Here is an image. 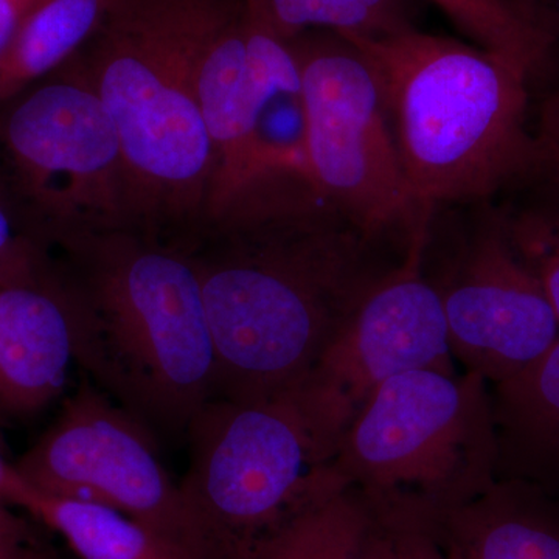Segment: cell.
I'll use <instances>...</instances> for the list:
<instances>
[{
	"instance_id": "obj_3",
	"label": "cell",
	"mask_w": 559,
	"mask_h": 559,
	"mask_svg": "<svg viewBox=\"0 0 559 559\" xmlns=\"http://www.w3.org/2000/svg\"><path fill=\"white\" fill-rule=\"evenodd\" d=\"M229 2L114 0L68 61L116 128L132 229L182 248L207 218L213 183L198 61Z\"/></svg>"
},
{
	"instance_id": "obj_10",
	"label": "cell",
	"mask_w": 559,
	"mask_h": 559,
	"mask_svg": "<svg viewBox=\"0 0 559 559\" xmlns=\"http://www.w3.org/2000/svg\"><path fill=\"white\" fill-rule=\"evenodd\" d=\"M452 250L433 275L454 359L488 384L527 369L559 337V319L543 283L522 261L502 210L474 202Z\"/></svg>"
},
{
	"instance_id": "obj_6",
	"label": "cell",
	"mask_w": 559,
	"mask_h": 559,
	"mask_svg": "<svg viewBox=\"0 0 559 559\" xmlns=\"http://www.w3.org/2000/svg\"><path fill=\"white\" fill-rule=\"evenodd\" d=\"M488 382L417 370L382 384L342 439L340 466L392 520L426 522L498 479Z\"/></svg>"
},
{
	"instance_id": "obj_27",
	"label": "cell",
	"mask_w": 559,
	"mask_h": 559,
	"mask_svg": "<svg viewBox=\"0 0 559 559\" xmlns=\"http://www.w3.org/2000/svg\"><path fill=\"white\" fill-rule=\"evenodd\" d=\"M25 241L32 240H28L27 237L21 234L16 224L10 218L9 213L0 207V257L5 255V253L11 252V250L20 248Z\"/></svg>"
},
{
	"instance_id": "obj_15",
	"label": "cell",
	"mask_w": 559,
	"mask_h": 559,
	"mask_svg": "<svg viewBox=\"0 0 559 559\" xmlns=\"http://www.w3.org/2000/svg\"><path fill=\"white\" fill-rule=\"evenodd\" d=\"M498 479L559 489V337L527 369L492 384Z\"/></svg>"
},
{
	"instance_id": "obj_30",
	"label": "cell",
	"mask_w": 559,
	"mask_h": 559,
	"mask_svg": "<svg viewBox=\"0 0 559 559\" xmlns=\"http://www.w3.org/2000/svg\"><path fill=\"white\" fill-rule=\"evenodd\" d=\"M10 503L0 499V533L10 532V530H17L27 527L21 518H17L13 511L10 510Z\"/></svg>"
},
{
	"instance_id": "obj_8",
	"label": "cell",
	"mask_w": 559,
	"mask_h": 559,
	"mask_svg": "<svg viewBox=\"0 0 559 559\" xmlns=\"http://www.w3.org/2000/svg\"><path fill=\"white\" fill-rule=\"evenodd\" d=\"M288 43L299 61L301 153L312 183L369 229L428 237L433 213L404 178L370 62L333 32Z\"/></svg>"
},
{
	"instance_id": "obj_24",
	"label": "cell",
	"mask_w": 559,
	"mask_h": 559,
	"mask_svg": "<svg viewBox=\"0 0 559 559\" xmlns=\"http://www.w3.org/2000/svg\"><path fill=\"white\" fill-rule=\"evenodd\" d=\"M533 25L559 38V0H510Z\"/></svg>"
},
{
	"instance_id": "obj_16",
	"label": "cell",
	"mask_w": 559,
	"mask_h": 559,
	"mask_svg": "<svg viewBox=\"0 0 559 559\" xmlns=\"http://www.w3.org/2000/svg\"><path fill=\"white\" fill-rule=\"evenodd\" d=\"M396 524L355 485L294 518L252 559H393Z\"/></svg>"
},
{
	"instance_id": "obj_22",
	"label": "cell",
	"mask_w": 559,
	"mask_h": 559,
	"mask_svg": "<svg viewBox=\"0 0 559 559\" xmlns=\"http://www.w3.org/2000/svg\"><path fill=\"white\" fill-rule=\"evenodd\" d=\"M536 164L527 182L559 190V87L539 108L536 128Z\"/></svg>"
},
{
	"instance_id": "obj_14",
	"label": "cell",
	"mask_w": 559,
	"mask_h": 559,
	"mask_svg": "<svg viewBox=\"0 0 559 559\" xmlns=\"http://www.w3.org/2000/svg\"><path fill=\"white\" fill-rule=\"evenodd\" d=\"M426 525L448 559H559V503L530 481L496 479Z\"/></svg>"
},
{
	"instance_id": "obj_11",
	"label": "cell",
	"mask_w": 559,
	"mask_h": 559,
	"mask_svg": "<svg viewBox=\"0 0 559 559\" xmlns=\"http://www.w3.org/2000/svg\"><path fill=\"white\" fill-rule=\"evenodd\" d=\"M197 92L213 151L207 216L250 176L304 164L301 154L274 148L263 132L272 106L300 98V68L259 0H230L202 49Z\"/></svg>"
},
{
	"instance_id": "obj_29",
	"label": "cell",
	"mask_w": 559,
	"mask_h": 559,
	"mask_svg": "<svg viewBox=\"0 0 559 559\" xmlns=\"http://www.w3.org/2000/svg\"><path fill=\"white\" fill-rule=\"evenodd\" d=\"M20 559H60L58 555L55 554L53 550L50 549L49 546H44V544L38 543L31 538L28 540L27 546L22 550Z\"/></svg>"
},
{
	"instance_id": "obj_2",
	"label": "cell",
	"mask_w": 559,
	"mask_h": 559,
	"mask_svg": "<svg viewBox=\"0 0 559 559\" xmlns=\"http://www.w3.org/2000/svg\"><path fill=\"white\" fill-rule=\"evenodd\" d=\"M79 305L76 367L156 436L187 437L218 396L200 275L189 250L127 229L51 248Z\"/></svg>"
},
{
	"instance_id": "obj_9",
	"label": "cell",
	"mask_w": 559,
	"mask_h": 559,
	"mask_svg": "<svg viewBox=\"0 0 559 559\" xmlns=\"http://www.w3.org/2000/svg\"><path fill=\"white\" fill-rule=\"evenodd\" d=\"M14 468L35 491L109 507L213 559L156 433L84 374Z\"/></svg>"
},
{
	"instance_id": "obj_28",
	"label": "cell",
	"mask_w": 559,
	"mask_h": 559,
	"mask_svg": "<svg viewBox=\"0 0 559 559\" xmlns=\"http://www.w3.org/2000/svg\"><path fill=\"white\" fill-rule=\"evenodd\" d=\"M31 538L27 527L0 533V559H20Z\"/></svg>"
},
{
	"instance_id": "obj_7",
	"label": "cell",
	"mask_w": 559,
	"mask_h": 559,
	"mask_svg": "<svg viewBox=\"0 0 559 559\" xmlns=\"http://www.w3.org/2000/svg\"><path fill=\"white\" fill-rule=\"evenodd\" d=\"M0 207L47 249L94 231L132 229L116 128L68 61L0 102Z\"/></svg>"
},
{
	"instance_id": "obj_18",
	"label": "cell",
	"mask_w": 559,
	"mask_h": 559,
	"mask_svg": "<svg viewBox=\"0 0 559 559\" xmlns=\"http://www.w3.org/2000/svg\"><path fill=\"white\" fill-rule=\"evenodd\" d=\"M114 0H46L0 50V102L46 79L90 39Z\"/></svg>"
},
{
	"instance_id": "obj_25",
	"label": "cell",
	"mask_w": 559,
	"mask_h": 559,
	"mask_svg": "<svg viewBox=\"0 0 559 559\" xmlns=\"http://www.w3.org/2000/svg\"><path fill=\"white\" fill-rule=\"evenodd\" d=\"M35 489L28 487L20 473L14 468V463L9 462L0 448V499L5 500L11 507H27Z\"/></svg>"
},
{
	"instance_id": "obj_21",
	"label": "cell",
	"mask_w": 559,
	"mask_h": 559,
	"mask_svg": "<svg viewBox=\"0 0 559 559\" xmlns=\"http://www.w3.org/2000/svg\"><path fill=\"white\" fill-rule=\"evenodd\" d=\"M532 198L520 209H502L514 249L535 272L559 319V190L530 186Z\"/></svg>"
},
{
	"instance_id": "obj_17",
	"label": "cell",
	"mask_w": 559,
	"mask_h": 559,
	"mask_svg": "<svg viewBox=\"0 0 559 559\" xmlns=\"http://www.w3.org/2000/svg\"><path fill=\"white\" fill-rule=\"evenodd\" d=\"M25 511L62 536L81 559H205L179 540L98 503L35 491Z\"/></svg>"
},
{
	"instance_id": "obj_19",
	"label": "cell",
	"mask_w": 559,
	"mask_h": 559,
	"mask_svg": "<svg viewBox=\"0 0 559 559\" xmlns=\"http://www.w3.org/2000/svg\"><path fill=\"white\" fill-rule=\"evenodd\" d=\"M477 47L496 55L528 81L549 68L557 39L521 13L510 0H432Z\"/></svg>"
},
{
	"instance_id": "obj_13",
	"label": "cell",
	"mask_w": 559,
	"mask_h": 559,
	"mask_svg": "<svg viewBox=\"0 0 559 559\" xmlns=\"http://www.w3.org/2000/svg\"><path fill=\"white\" fill-rule=\"evenodd\" d=\"M79 305L57 253L35 241L0 257V418L36 417L76 367Z\"/></svg>"
},
{
	"instance_id": "obj_5",
	"label": "cell",
	"mask_w": 559,
	"mask_h": 559,
	"mask_svg": "<svg viewBox=\"0 0 559 559\" xmlns=\"http://www.w3.org/2000/svg\"><path fill=\"white\" fill-rule=\"evenodd\" d=\"M344 426L301 380L267 399H215L191 421L179 487L213 559H252L304 511L348 487Z\"/></svg>"
},
{
	"instance_id": "obj_20",
	"label": "cell",
	"mask_w": 559,
	"mask_h": 559,
	"mask_svg": "<svg viewBox=\"0 0 559 559\" xmlns=\"http://www.w3.org/2000/svg\"><path fill=\"white\" fill-rule=\"evenodd\" d=\"M274 31L293 40L311 28L378 38L414 27L406 0H259Z\"/></svg>"
},
{
	"instance_id": "obj_12",
	"label": "cell",
	"mask_w": 559,
	"mask_h": 559,
	"mask_svg": "<svg viewBox=\"0 0 559 559\" xmlns=\"http://www.w3.org/2000/svg\"><path fill=\"white\" fill-rule=\"evenodd\" d=\"M412 257L374 290L304 378L320 403L348 430L385 382L417 370L454 377L448 323L439 294Z\"/></svg>"
},
{
	"instance_id": "obj_1",
	"label": "cell",
	"mask_w": 559,
	"mask_h": 559,
	"mask_svg": "<svg viewBox=\"0 0 559 559\" xmlns=\"http://www.w3.org/2000/svg\"><path fill=\"white\" fill-rule=\"evenodd\" d=\"M425 238L369 229L301 164L250 176L186 246L200 275L218 396L267 399L304 380Z\"/></svg>"
},
{
	"instance_id": "obj_4",
	"label": "cell",
	"mask_w": 559,
	"mask_h": 559,
	"mask_svg": "<svg viewBox=\"0 0 559 559\" xmlns=\"http://www.w3.org/2000/svg\"><path fill=\"white\" fill-rule=\"evenodd\" d=\"M377 73L414 200L440 207L491 201L536 164L528 84L496 55L415 27L378 38L341 35Z\"/></svg>"
},
{
	"instance_id": "obj_26",
	"label": "cell",
	"mask_w": 559,
	"mask_h": 559,
	"mask_svg": "<svg viewBox=\"0 0 559 559\" xmlns=\"http://www.w3.org/2000/svg\"><path fill=\"white\" fill-rule=\"evenodd\" d=\"M46 0H0V50L5 47L22 21Z\"/></svg>"
},
{
	"instance_id": "obj_23",
	"label": "cell",
	"mask_w": 559,
	"mask_h": 559,
	"mask_svg": "<svg viewBox=\"0 0 559 559\" xmlns=\"http://www.w3.org/2000/svg\"><path fill=\"white\" fill-rule=\"evenodd\" d=\"M396 524L393 559H448L426 522L393 520Z\"/></svg>"
}]
</instances>
